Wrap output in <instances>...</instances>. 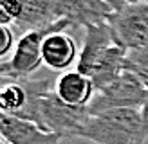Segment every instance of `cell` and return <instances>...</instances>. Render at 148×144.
<instances>
[{
  "label": "cell",
  "mask_w": 148,
  "mask_h": 144,
  "mask_svg": "<svg viewBox=\"0 0 148 144\" xmlns=\"http://www.w3.org/2000/svg\"><path fill=\"white\" fill-rule=\"evenodd\" d=\"M127 70L139 74L145 81L148 79V45L128 50L127 54Z\"/></svg>",
  "instance_id": "4fadbf2b"
},
{
  "label": "cell",
  "mask_w": 148,
  "mask_h": 144,
  "mask_svg": "<svg viewBox=\"0 0 148 144\" xmlns=\"http://www.w3.org/2000/svg\"><path fill=\"white\" fill-rule=\"evenodd\" d=\"M108 25L116 43L125 50L148 45V2L127 4L110 16Z\"/></svg>",
  "instance_id": "52a82bcc"
},
{
  "label": "cell",
  "mask_w": 148,
  "mask_h": 144,
  "mask_svg": "<svg viewBox=\"0 0 148 144\" xmlns=\"http://www.w3.org/2000/svg\"><path fill=\"white\" fill-rule=\"evenodd\" d=\"M146 97L141 106V119H143V128H141V144L148 141V79H146Z\"/></svg>",
  "instance_id": "9a60e30c"
},
{
  "label": "cell",
  "mask_w": 148,
  "mask_h": 144,
  "mask_svg": "<svg viewBox=\"0 0 148 144\" xmlns=\"http://www.w3.org/2000/svg\"><path fill=\"white\" fill-rule=\"evenodd\" d=\"M0 144H11V142L7 141V139H5V137H4L2 133H0Z\"/></svg>",
  "instance_id": "ac0fdd59"
},
{
  "label": "cell",
  "mask_w": 148,
  "mask_h": 144,
  "mask_svg": "<svg viewBox=\"0 0 148 144\" xmlns=\"http://www.w3.org/2000/svg\"><path fill=\"white\" fill-rule=\"evenodd\" d=\"M49 79L14 77L0 74V112L33 121L40 94L49 88Z\"/></svg>",
  "instance_id": "5b68a950"
},
{
  "label": "cell",
  "mask_w": 148,
  "mask_h": 144,
  "mask_svg": "<svg viewBox=\"0 0 148 144\" xmlns=\"http://www.w3.org/2000/svg\"><path fill=\"white\" fill-rule=\"evenodd\" d=\"M67 29H74L67 20H56L53 25L43 27V29H33L27 31L16 40V45L11 58L7 60L9 65V76L14 77H29L43 65L42 58V45L43 40L49 34L58 33V31H67Z\"/></svg>",
  "instance_id": "8992f818"
},
{
  "label": "cell",
  "mask_w": 148,
  "mask_h": 144,
  "mask_svg": "<svg viewBox=\"0 0 148 144\" xmlns=\"http://www.w3.org/2000/svg\"><path fill=\"white\" fill-rule=\"evenodd\" d=\"M42 58L43 65L51 70H69L79 58L76 40L69 36L67 31L49 34L42 45Z\"/></svg>",
  "instance_id": "30bf717a"
},
{
  "label": "cell",
  "mask_w": 148,
  "mask_h": 144,
  "mask_svg": "<svg viewBox=\"0 0 148 144\" xmlns=\"http://www.w3.org/2000/svg\"><path fill=\"white\" fill-rule=\"evenodd\" d=\"M105 2L112 5V7H114V11H119L121 7L127 5V0H105Z\"/></svg>",
  "instance_id": "2e32d148"
},
{
  "label": "cell",
  "mask_w": 148,
  "mask_h": 144,
  "mask_svg": "<svg viewBox=\"0 0 148 144\" xmlns=\"http://www.w3.org/2000/svg\"><path fill=\"white\" fill-rule=\"evenodd\" d=\"M127 54L128 50L116 43L108 22L85 27L76 70L90 77L98 92L127 70Z\"/></svg>",
  "instance_id": "6da1fadb"
},
{
  "label": "cell",
  "mask_w": 148,
  "mask_h": 144,
  "mask_svg": "<svg viewBox=\"0 0 148 144\" xmlns=\"http://www.w3.org/2000/svg\"><path fill=\"white\" fill-rule=\"evenodd\" d=\"M0 22H4V24H9V18L5 16L4 13V0H0ZM11 25V24H9Z\"/></svg>",
  "instance_id": "e0dca14e"
},
{
  "label": "cell",
  "mask_w": 148,
  "mask_h": 144,
  "mask_svg": "<svg viewBox=\"0 0 148 144\" xmlns=\"http://www.w3.org/2000/svg\"><path fill=\"white\" fill-rule=\"evenodd\" d=\"M20 2H22V13L13 25L22 29L24 33L33 31V29L49 27L58 20L56 16L58 0H20Z\"/></svg>",
  "instance_id": "7c38bea8"
},
{
  "label": "cell",
  "mask_w": 148,
  "mask_h": 144,
  "mask_svg": "<svg viewBox=\"0 0 148 144\" xmlns=\"http://www.w3.org/2000/svg\"><path fill=\"white\" fill-rule=\"evenodd\" d=\"M0 133L11 144H60L62 137L49 133L36 124V122L0 112Z\"/></svg>",
  "instance_id": "9c48e42d"
},
{
  "label": "cell",
  "mask_w": 148,
  "mask_h": 144,
  "mask_svg": "<svg viewBox=\"0 0 148 144\" xmlns=\"http://www.w3.org/2000/svg\"><path fill=\"white\" fill-rule=\"evenodd\" d=\"M146 97L145 79L132 70H123L112 83L96 92L94 99L88 105L90 113H99L112 108H139Z\"/></svg>",
  "instance_id": "277c9868"
},
{
  "label": "cell",
  "mask_w": 148,
  "mask_h": 144,
  "mask_svg": "<svg viewBox=\"0 0 148 144\" xmlns=\"http://www.w3.org/2000/svg\"><path fill=\"white\" fill-rule=\"evenodd\" d=\"M141 128L139 108H112L90 113L78 137L96 144H141Z\"/></svg>",
  "instance_id": "7a4b0ae2"
},
{
  "label": "cell",
  "mask_w": 148,
  "mask_h": 144,
  "mask_svg": "<svg viewBox=\"0 0 148 144\" xmlns=\"http://www.w3.org/2000/svg\"><path fill=\"white\" fill-rule=\"evenodd\" d=\"M90 117L88 106H71L56 96L53 86L45 88L34 106L33 122H36L43 132L56 133L62 139L78 137L81 126Z\"/></svg>",
  "instance_id": "3957f363"
},
{
  "label": "cell",
  "mask_w": 148,
  "mask_h": 144,
  "mask_svg": "<svg viewBox=\"0 0 148 144\" xmlns=\"http://www.w3.org/2000/svg\"><path fill=\"white\" fill-rule=\"evenodd\" d=\"M116 11L105 0H58L56 16L67 20L72 27H90L105 24Z\"/></svg>",
  "instance_id": "ba28073f"
},
{
  "label": "cell",
  "mask_w": 148,
  "mask_h": 144,
  "mask_svg": "<svg viewBox=\"0 0 148 144\" xmlns=\"http://www.w3.org/2000/svg\"><path fill=\"white\" fill-rule=\"evenodd\" d=\"M53 88L56 96L71 106H88L96 96L92 79L79 70H65L56 79Z\"/></svg>",
  "instance_id": "8fae6325"
},
{
  "label": "cell",
  "mask_w": 148,
  "mask_h": 144,
  "mask_svg": "<svg viewBox=\"0 0 148 144\" xmlns=\"http://www.w3.org/2000/svg\"><path fill=\"white\" fill-rule=\"evenodd\" d=\"M137 2H148V0H127V4H137Z\"/></svg>",
  "instance_id": "d6986e66"
},
{
  "label": "cell",
  "mask_w": 148,
  "mask_h": 144,
  "mask_svg": "<svg viewBox=\"0 0 148 144\" xmlns=\"http://www.w3.org/2000/svg\"><path fill=\"white\" fill-rule=\"evenodd\" d=\"M14 45H16V41H14V31L11 29L9 24L0 22V61L7 60V56L13 54Z\"/></svg>",
  "instance_id": "5bb4252c"
}]
</instances>
